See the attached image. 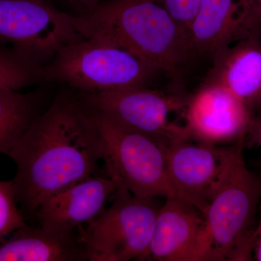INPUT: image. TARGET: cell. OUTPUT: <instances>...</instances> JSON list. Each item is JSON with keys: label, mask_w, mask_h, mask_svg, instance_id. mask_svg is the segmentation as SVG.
I'll return each instance as SVG.
<instances>
[{"label": "cell", "mask_w": 261, "mask_h": 261, "mask_svg": "<svg viewBox=\"0 0 261 261\" xmlns=\"http://www.w3.org/2000/svg\"><path fill=\"white\" fill-rule=\"evenodd\" d=\"M15 163V195L25 219L51 196L99 175L100 137L93 111L80 92L61 91L7 154Z\"/></svg>", "instance_id": "1"}, {"label": "cell", "mask_w": 261, "mask_h": 261, "mask_svg": "<svg viewBox=\"0 0 261 261\" xmlns=\"http://www.w3.org/2000/svg\"><path fill=\"white\" fill-rule=\"evenodd\" d=\"M75 27L82 37L104 39L171 76L194 58L187 33L156 0H103L75 15Z\"/></svg>", "instance_id": "2"}, {"label": "cell", "mask_w": 261, "mask_h": 261, "mask_svg": "<svg viewBox=\"0 0 261 261\" xmlns=\"http://www.w3.org/2000/svg\"><path fill=\"white\" fill-rule=\"evenodd\" d=\"M243 152L204 212L193 261H245L253 258L255 217L261 177L247 168Z\"/></svg>", "instance_id": "3"}, {"label": "cell", "mask_w": 261, "mask_h": 261, "mask_svg": "<svg viewBox=\"0 0 261 261\" xmlns=\"http://www.w3.org/2000/svg\"><path fill=\"white\" fill-rule=\"evenodd\" d=\"M47 82L86 94L147 87L155 71L129 51L98 38H81L44 65Z\"/></svg>", "instance_id": "4"}, {"label": "cell", "mask_w": 261, "mask_h": 261, "mask_svg": "<svg viewBox=\"0 0 261 261\" xmlns=\"http://www.w3.org/2000/svg\"><path fill=\"white\" fill-rule=\"evenodd\" d=\"M91 108L102 143L105 170L117 191L142 198H180L168 176V146Z\"/></svg>", "instance_id": "5"}, {"label": "cell", "mask_w": 261, "mask_h": 261, "mask_svg": "<svg viewBox=\"0 0 261 261\" xmlns=\"http://www.w3.org/2000/svg\"><path fill=\"white\" fill-rule=\"evenodd\" d=\"M112 205L84 227L89 261L144 260L160 207L155 198L117 191Z\"/></svg>", "instance_id": "6"}, {"label": "cell", "mask_w": 261, "mask_h": 261, "mask_svg": "<svg viewBox=\"0 0 261 261\" xmlns=\"http://www.w3.org/2000/svg\"><path fill=\"white\" fill-rule=\"evenodd\" d=\"M81 38L75 15L58 9L51 0H0V42L27 51L44 65Z\"/></svg>", "instance_id": "7"}, {"label": "cell", "mask_w": 261, "mask_h": 261, "mask_svg": "<svg viewBox=\"0 0 261 261\" xmlns=\"http://www.w3.org/2000/svg\"><path fill=\"white\" fill-rule=\"evenodd\" d=\"M89 106L130 130L153 137L168 146L190 139L185 126L170 116L184 112L189 97L147 87H134L98 94L80 92Z\"/></svg>", "instance_id": "8"}, {"label": "cell", "mask_w": 261, "mask_h": 261, "mask_svg": "<svg viewBox=\"0 0 261 261\" xmlns=\"http://www.w3.org/2000/svg\"><path fill=\"white\" fill-rule=\"evenodd\" d=\"M245 145V140L221 147L192 139L170 144L166 151L168 173L178 197L203 214Z\"/></svg>", "instance_id": "9"}, {"label": "cell", "mask_w": 261, "mask_h": 261, "mask_svg": "<svg viewBox=\"0 0 261 261\" xmlns=\"http://www.w3.org/2000/svg\"><path fill=\"white\" fill-rule=\"evenodd\" d=\"M183 113L190 138L214 145L246 140L253 116L243 102L227 91L205 84L189 96Z\"/></svg>", "instance_id": "10"}, {"label": "cell", "mask_w": 261, "mask_h": 261, "mask_svg": "<svg viewBox=\"0 0 261 261\" xmlns=\"http://www.w3.org/2000/svg\"><path fill=\"white\" fill-rule=\"evenodd\" d=\"M261 18L252 0H201L188 31L194 58L213 57L240 39L260 34Z\"/></svg>", "instance_id": "11"}, {"label": "cell", "mask_w": 261, "mask_h": 261, "mask_svg": "<svg viewBox=\"0 0 261 261\" xmlns=\"http://www.w3.org/2000/svg\"><path fill=\"white\" fill-rule=\"evenodd\" d=\"M116 192V185L108 176H91L51 196L40 205L35 218L39 226L53 232L81 231L102 213Z\"/></svg>", "instance_id": "12"}, {"label": "cell", "mask_w": 261, "mask_h": 261, "mask_svg": "<svg viewBox=\"0 0 261 261\" xmlns=\"http://www.w3.org/2000/svg\"><path fill=\"white\" fill-rule=\"evenodd\" d=\"M203 84L227 91L252 114L261 108L260 34L240 39L215 55Z\"/></svg>", "instance_id": "13"}, {"label": "cell", "mask_w": 261, "mask_h": 261, "mask_svg": "<svg viewBox=\"0 0 261 261\" xmlns=\"http://www.w3.org/2000/svg\"><path fill=\"white\" fill-rule=\"evenodd\" d=\"M204 216L187 201L169 197L160 207L144 260L193 261Z\"/></svg>", "instance_id": "14"}, {"label": "cell", "mask_w": 261, "mask_h": 261, "mask_svg": "<svg viewBox=\"0 0 261 261\" xmlns=\"http://www.w3.org/2000/svg\"><path fill=\"white\" fill-rule=\"evenodd\" d=\"M88 260L80 231L53 232L27 224L0 241V261Z\"/></svg>", "instance_id": "15"}, {"label": "cell", "mask_w": 261, "mask_h": 261, "mask_svg": "<svg viewBox=\"0 0 261 261\" xmlns=\"http://www.w3.org/2000/svg\"><path fill=\"white\" fill-rule=\"evenodd\" d=\"M40 94L0 89V154H8L41 113Z\"/></svg>", "instance_id": "16"}, {"label": "cell", "mask_w": 261, "mask_h": 261, "mask_svg": "<svg viewBox=\"0 0 261 261\" xmlns=\"http://www.w3.org/2000/svg\"><path fill=\"white\" fill-rule=\"evenodd\" d=\"M48 83L44 65L27 51L0 42V89H22Z\"/></svg>", "instance_id": "17"}, {"label": "cell", "mask_w": 261, "mask_h": 261, "mask_svg": "<svg viewBox=\"0 0 261 261\" xmlns=\"http://www.w3.org/2000/svg\"><path fill=\"white\" fill-rule=\"evenodd\" d=\"M27 224L17 201L13 180H0V241Z\"/></svg>", "instance_id": "18"}, {"label": "cell", "mask_w": 261, "mask_h": 261, "mask_svg": "<svg viewBox=\"0 0 261 261\" xmlns=\"http://www.w3.org/2000/svg\"><path fill=\"white\" fill-rule=\"evenodd\" d=\"M188 35L201 0H156ZM189 38V37H188Z\"/></svg>", "instance_id": "19"}, {"label": "cell", "mask_w": 261, "mask_h": 261, "mask_svg": "<svg viewBox=\"0 0 261 261\" xmlns=\"http://www.w3.org/2000/svg\"><path fill=\"white\" fill-rule=\"evenodd\" d=\"M249 147H261V113L257 116H252L245 143Z\"/></svg>", "instance_id": "20"}, {"label": "cell", "mask_w": 261, "mask_h": 261, "mask_svg": "<svg viewBox=\"0 0 261 261\" xmlns=\"http://www.w3.org/2000/svg\"><path fill=\"white\" fill-rule=\"evenodd\" d=\"M67 4L73 7L79 12L78 14H83L93 10L103 0H62Z\"/></svg>", "instance_id": "21"}, {"label": "cell", "mask_w": 261, "mask_h": 261, "mask_svg": "<svg viewBox=\"0 0 261 261\" xmlns=\"http://www.w3.org/2000/svg\"><path fill=\"white\" fill-rule=\"evenodd\" d=\"M260 212V219L255 229L253 243V258L257 261H261V201Z\"/></svg>", "instance_id": "22"}, {"label": "cell", "mask_w": 261, "mask_h": 261, "mask_svg": "<svg viewBox=\"0 0 261 261\" xmlns=\"http://www.w3.org/2000/svg\"><path fill=\"white\" fill-rule=\"evenodd\" d=\"M255 7H256L257 11H258L259 14H260L261 18V0H252Z\"/></svg>", "instance_id": "23"}]
</instances>
